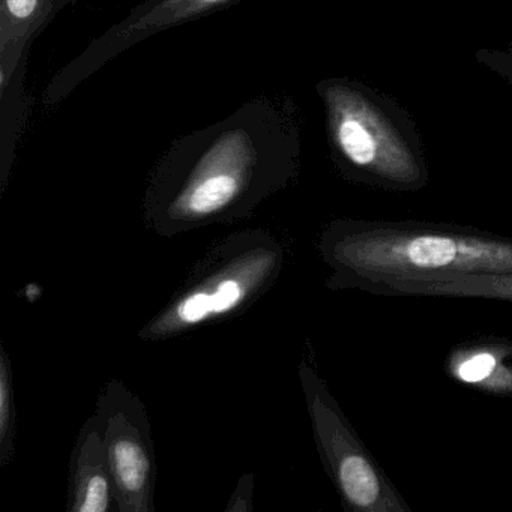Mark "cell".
I'll return each mask as SVG.
<instances>
[{"label": "cell", "mask_w": 512, "mask_h": 512, "mask_svg": "<svg viewBox=\"0 0 512 512\" xmlns=\"http://www.w3.org/2000/svg\"><path fill=\"white\" fill-rule=\"evenodd\" d=\"M331 290L388 278L512 272V239L475 227L418 221H334L320 233Z\"/></svg>", "instance_id": "cell-1"}, {"label": "cell", "mask_w": 512, "mask_h": 512, "mask_svg": "<svg viewBox=\"0 0 512 512\" xmlns=\"http://www.w3.org/2000/svg\"><path fill=\"white\" fill-rule=\"evenodd\" d=\"M284 263V248L265 230H245L209 251L190 280L158 311L139 337L155 343L238 316L265 295Z\"/></svg>", "instance_id": "cell-2"}, {"label": "cell", "mask_w": 512, "mask_h": 512, "mask_svg": "<svg viewBox=\"0 0 512 512\" xmlns=\"http://www.w3.org/2000/svg\"><path fill=\"white\" fill-rule=\"evenodd\" d=\"M274 184L263 181L256 145L245 131L218 137L175 181L161 182L146 200V223L166 238L244 218Z\"/></svg>", "instance_id": "cell-3"}, {"label": "cell", "mask_w": 512, "mask_h": 512, "mask_svg": "<svg viewBox=\"0 0 512 512\" xmlns=\"http://www.w3.org/2000/svg\"><path fill=\"white\" fill-rule=\"evenodd\" d=\"M298 371L317 451L344 508L352 512H412L310 359H302Z\"/></svg>", "instance_id": "cell-4"}, {"label": "cell", "mask_w": 512, "mask_h": 512, "mask_svg": "<svg viewBox=\"0 0 512 512\" xmlns=\"http://www.w3.org/2000/svg\"><path fill=\"white\" fill-rule=\"evenodd\" d=\"M325 101L335 145L353 167L391 187L422 184L424 172L412 149L361 92L328 86Z\"/></svg>", "instance_id": "cell-5"}, {"label": "cell", "mask_w": 512, "mask_h": 512, "mask_svg": "<svg viewBox=\"0 0 512 512\" xmlns=\"http://www.w3.org/2000/svg\"><path fill=\"white\" fill-rule=\"evenodd\" d=\"M115 481L116 509L154 512V442L143 401L121 380H110L98 397L95 413Z\"/></svg>", "instance_id": "cell-6"}, {"label": "cell", "mask_w": 512, "mask_h": 512, "mask_svg": "<svg viewBox=\"0 0 512 512\" xmlns=\"http://www.w3.org/2000/svg\"><path fill=\"white\" fill-rule=\"evenodd\" d=\"M116 505L115 481L103 434L91 416L80 430L71 455L68 512H109Z\"/></svg>", "instance_id": "cell-7"}, {"label": "cell", "mask_w": 512, "mask_h": 512, "mask_svg": "<svg viewBox=\"0 0 512 512\" xmlns=\"http://www.w3.org/2000/svg\"><path fill=\"white\" fill-rule=\"evenodd\" d=\"M443 370L461 385L512 398V340L482 335L463 341L448 353Z\"/></svg>", "instance_id": "cell-8"}, {"label": "cell", "mask_w": 512, "mask_h": 512, "mask_svg": "<svg viewBox=\"0 0 512 512\" xmlns=\"http://www.w3.org/2000/svg\"><path fill=\"white\" fill-rule=\"evenodd\" d=\"M362 292L377 296L481 298L512 302V272L449 275L430 278H388L368 284Z\"/></svg>", "instance_id": "cell-9"}, {"label": "cell", "mask_w": 512, "mask_h": 512, "mask_svg": "<svg viewBox=\"0 0 512 512\" xmlns=\"http://www.w3.org/2000/svg\"><path fill=\"white\" fill-rule=\"evenodd\" d=\"M230 0H160L158 4L143 10L140 16L125 22L113 40L116 43H134L164 28L187 22L199 14L208 13L218 5L227 4Z\"/></svg>", "instance_id": "cell-10"}, {"label": "cell", "mask_w": 512, "mask_h": 512, "mask_svg": "<svg viewBox=\"0 0 512 512\" xmlns=\"http://www.w3.org/2000/svg\"><path fill=\"white\" fill-rule=\"evenodd\" d=\"M13 367L4 344L0 346V466L7 467L16 454V400Z\"/></svg>", "instance_id": "cell-11"}, {"label": "cell", "mask_w": 512, "mask_h": 512, "mask_svg": "<svg viewBox=\"0 0 512 512\" xmlns=\"http://www.w3.org/2000/svg\"><path fill=\"white\" fill-rule=\"evenodd\" d=\"M52 0H2V47L26 40L49 16Z\"/></svg>", "instance_id": "cell-12"}, {"label": "cell", "mask_w": 512, "mask_h": 512, "mask_svg": "<svg viewBox=\"0 0 512 512\" xmlns=\"http://www.w3.org/2000/svg\"><path fill=\"white\" fill-rule=\"evenodd\" d=\"M254 475L245 473L239 478L236 490L230 496L226 512H248L253 509Z\"/></svg>", "instance_id": "cell-13"}]
</instances>
